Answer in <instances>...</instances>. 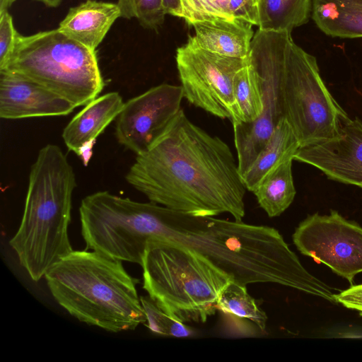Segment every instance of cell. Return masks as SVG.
I'll return each instance as SVG.
<instances>
[{
  "label": "cell",
  "instance_id": "3",
  "mask_svg": "<svg viewBox=\"0 0 362 362\" xmlns=\"http://www.w3.org/2000/svg\"><path fill=\"white\" fill-rule=\"evenodd\" d=\"M76 184L74 169L60 147L43 146L30 168L19 228L9 241L35 281L74 250L68 229Z\"/></svg>",
  "mask_w": 362,
  "mask_h": 362
},
{
  "label": "cell",
  "instance_id": "19",
  "mask_svg": "<svg viewBox=\"0 0 362 362\" xmlns=\"http://www.w3.org/2000/svg\"><path fill=\"white\" fill-rule=\"evenodd\" d=\"M234 104L230 121L233 124L251 123L263 110V88L259 75L248 62L233 78Z\"/></svg>",
  "mask_w": 362,
  "mask_h": 362
},
{
  "label": "cell",
  "instance_id": "11",
  "mask_svg": "<svg viewBox=\"0 0 362 362\" xmlns=\"http://www.w3.org/2000/svg\"><path fill=\"white\" fill-rule=\"evenodd\" d=\"M339 133L334 139L300 147L293 160L318 168L329 179L362 187V121L344 115Z\"/></svg>",
  "mask_w": 362,
  "mask_h": 362
},
{
  "label": "cell",
  "instance_id": "15",
  "mask_svg": "<svg viewBox=\"0 0 362 362\" xmlns=\"http://www.w3.org/2000/svg\"><path fill=\"white\" fill-rule=\"evenodd\" d=\"M189 39L197 46L223 56L246 59L253 38L252 25L245 21L214 19L194 23Z\"/></svg>",
  "mask_w": 362,
  "mask_h": 362
},
{
  "label": "cell",
  "instance_id": "18",
  "mask_svg": "<svg viewBox=\"0 0 362 362\" xmlns=\"http://www.w3.org/2000/svg\"><path fill=\"white\" fill-rule=\"evenodd\" d=\"M289 158L272 168L252 192L258 204L269 217L280 216L293 202L296 189Z\"/></svg>",
  "mask_w": 362,
  "mask_h": 362
},
{
  "label": "cell",
  "instance_id": "24",
  "mask_svg": "<svg viewBox=\"0 0 362 362\" xmlns=\"http://www.w3.org/2000/svg\"><path fill=\"white\" fill-rule=\"evenodd\" d=\"M182 17L189 25L203 21L231 19L229 6L231 0H180Z\"/></svg>",
  "mask_w": 362,
  "mask_h": 362
},
{
  "label": "cell",
  "instance_id": "8",
  "mask_svg": "<svg viewBox=\"0 0 362 362\" xmlns=\"http://www.w3.org/2000/svg\"><path fill=\"white\" fill-rule=\"evenodd\" d=\"M175 61L184 98L216 117L230 119L233 78L247 59L216 54L188 40L177 48Z\"/></svg>",
  "mask_w": 362,
  "mask_h": 362
},
{
  "label": "cell",
  "instance_id": "26",
  "mask_svg": "<svg viewBox=\"0 0 362 362\" xmlns=\"http://www.w3.org/2000/svg\"><path fill=\"white\" fill-rule=\"evenodd\" d=\"M335 299L337 303L356 310L362 316V284L351 285L349 288L341 291L335 295Z\"/></svg>",
  "mask_w": 362,
  "mask_h": 362
},
{
  "label": "cell",
  "instance_id": "23",
  "mask_svg": "<svg viewBox=\"0 0 362 362\" xmlns=\"http://www.w3.org/2000/svg\"><path fill=\"white\" fill-rule=\"evenodd\" d=\"M121 18H135L144 28L157 30L166 15L162 0H118Z\"/></svg>",
  "mask_w": 362,
  "mask_h": 362
},
{
  "label": "cell",
  "instance_id": "29",
  "mask_svg": "<svg viewBox=\"0 0 362 362\" xmlns=\"http://www.w3.org/2000/svg\"><path fill=\"white\" fill-rule=\"evenodd\" d=\"M16 0H0V13L8 11Z\"/></svg>",
  "mask_w": 362,
  "mask_h": 362
},
{
  "label": "cell",
  "instance_id": "21",
  "mask_svg": "<svg viewBox=\"0 0 362 362\" xmlns=\"http://www.w3.org/2000/svg\"><path fill=\"white\" fill-rule=\"evenodd\" d=\"M246 286L235 280L230 281L221 293L216 308L226 314L250 321L264 331L267 315L248 293Z\"/></svg>",
  "mask_w": 362,
  "mask_h": 362
},
{
  "label": "cell",
  "instance_id": "17",
  "mask_svg": "<svg viewBox=\"0 0 362 362\" xmlns=\"http://www.w3.org/2000/svg\"><path fill=\"white\" fill-rule=\"evenodd\" d=\"M299 148V142L291 126L284 118L282 119L251 166L242 176L247 190L252 192L267 173L281 163L293 158Z\"/></svg>",
  "mask_w": 362,
  "mask_h": 362
},
{
  "label": "cell",
  "instance_id": "4",
  "mask_svg": "<svg viewBox=\"0 0 362 362\" xmlns=\"http://www.w3.org/2000/svg\"><path fill=\"white\" fill-rule=\"evenodd\" d=\"M143 288L159 308L182 322H205L234 279L195 249L160 237L142 257Z\"/></svg>",
  "mask_w": 362,
  "mask_h": 362
},
{
  "label": "cell",
  "instance_id": "14",
  "mask_svg": "<svg viewBox=\"0 0 362 362\" xmlns=\"http://www.w3.org/2000/svg\"><path fill=\"white\" fill-rule=\"evenodd\" d=\"M120 17L117 4L86 0L71 8L57 29L87 48L96 51Z\"/></svg>",
  "mask_w": 362,
  "mask_h": 362
},
{
  "label": "cell",
  "instance_id": "5",
  "mask_svg": "<svg viewBox=\"0 0 362 362\" xmlns=\"http://www.w3.org/2000/svg\"><path fill=\"white\" fill-rule=\"evenodd\" d=\"M1 70L26 76L76 107L98 98L105 86L96 51L57 28L30 35L18 33L13 51Z\"/></svg>",
  "mask_w": 362,
  "mask_h": 362
},
{
  "label": "cell",
  "instance_id": "27",
  "mask_svg": "<svg viewBox=\"0 0 362 362\" xmlns=\"http://www.w3.org/2000/svg\"><path fill=\"white\" fill-rule=\"evenodd\" d=\"M162 2L166 14L181 18L182 5L180 0H162Z\"/></svg>",
  "mask_w": 362,
  "mask_h": 362
},
{
  "label": "cell",
  "instance_id": "12",
  "mask_svg": "<svg viewBox=\"0 0 362 362\" xmlns=\"http://www.w3.org/2000/svg\"><path fill=\"white\" fill-rule=\"evenodd\" d=\"M76 107L39 83L16 72L0 71V117L6 119L64 116Z\"/></svg>",
  "mask_w": 362,
  "mask_h": 362
},
{
  "label": "cell",
  "instance_id": "7",
  "mask_svg": "<svg viewBox=\"0 0 362 362\" xmlns=\"http://www.w3.org/2000/svg\"><path fill=\"white\" fill-rule=\"evenodd\" d=\"M288 31L258 30L251 42L248 62L260 76L263 110L253 122L233 124L238 166L243 176L284 119L281 81L293 39Z\"/></svg>",
  "mask_w": 362,
  "mask_h": 362
},
{
  "label": "cell",
  "instance_id": "28",
  "mask_svg": "<svg viewBox=\"0 0 362 362\" xmlns=\"http://www.w3.org/2000/svg\"><path fill=\"white\" fill-rule=\"evenodd\" d=\"M40 2L49 8H57L62 3L63 0H33Z\"/></svg>",
  "mask_w": 362,
  "mask_h": 362
},
{
  "label": "cell",
  "instance_id": "13",
  "mask_svg": "<svg viewBox=\"0 0 362 362\" xmlns=\"http://www.w3.org/2000/svg\"><path fill=\"white\" fill-rule=\"evenodd\" d=\"M124 103L117 92H110L90 101L69 121L62 139L76 155L86 147H93L96 138L120 113Z\"/></svg>",
  "mask_w": 362,
  "mask_h": 362
},
{
  "label": "cell",
  "instance_id": "1",
  "mask_svg": "<svg viewBox=\"0 0 362 362\" xmlns=\"http://www.w3.org/2000/svg\"><path fill=\"white\" fill-rule=\"evenodd\" d=\"M127 182L150 202L198 216L227 213L241 221L247 188L230 147L192 123L181 109Z\"/></svg>",
  "mask_w": 362,
  "mask_h": 362
},
{
  "label": "cell",
  "instance_id": "25",
  "mask_svg": "<svg viewBox=\"0 0 362 362\" xmlns=\"http://www.w3.org/2000/svg\"><path fill=\"white\" fill-rule=\"evenodd\" d=\"M18 33L16 30L12 16L8 11L0 13V69L8 61L15 47Z\"/></svg>",
  "mask_w": 362,
  "mask_h": 362
},
{
  "label": "cell",
  "instance_id": "6",
  "mask_svg": "<svg viewBox=\"0 0 362 362\" xmlns=\"http://www.w3.org/2000/svg\"><path fill=\"white\" fill-rule=\"evenodd\" d=\"M284 119L300 147L337 138L340 120L347 115L325 86L315 57L293 40L281 81Z\"/></svg>",
  "mask_w": 362,
  "mask_h": 362
},
{
  "label": "cell",
  "instance_id": "22",
  "mask_svg": "<svg viewBox=\"0 0 362 362\" xmlns=\"http://www.w3.org/2000/svg\"><path fill=\"white\" fill-rule=\"evenodd\" d=\"M146 316V326L157 334L175 337H187L194 331L182 322L169 315L149 296L140 297Z\"/></svg>",
  "mask_w": 362,
  "mask_h": 362
},
{
  "label": "cell",
  "instance_id": "9",
  "mask_svg": "<svg viewBox=\"0 0 362 362\" xmlns=\"http://www.w3.org/2000/svg\"><path fill=\"white\" fill-rule=\"evenodd\" d=\"M292 239L301 254L327 265L351 285L362 272V227L337 211L308 216L296 227Z\"/></svg>",
  "mask_w": 362,
  "mask_h": 362
},
{
  "label": "cell",
  "instance_id": "2",
  "mask_svg": "<svg viewBox=\"0 0 362 362\" xmlns=\"http://www.w3.org/2000/svg\"><path fill=\"white\" fill-rule=\"evenodd\" d=\"M45 279L57 303L80 322L115 333L146 322L136 290L140 281L121 261L93 250H73Z\"/></svg>",
  "mask_w": 362,
  "mask_h": 362
},
{
  "label": "cell",
  "instance_id": "20",
  "mask_svg": "<svg viewBox=\"0 0 362 362\" xmlns=\"http://www.w3.org/2000/svg\"><path fill=\"white\" fill-rule=\"evenodd\" d=\"M313 0H259L258 28L262 30L291 31L306 23Z\"/></svg>",
  "mask_w": 362,
  "mask_h": 362
},
{
  "label": "cell",
  "instance_id": "16",
  "mask_svg": "<svg viewBox=\"0 0 362 362\" xmlns=\"http://www.w3.org/2000/svg\"><path fill=\"white\" fill-rule=\"evenodd\" d=\"M312 18L327 35L362 37V0H313Z\"/></svg>",
  "mask_w": 362,
  "mask_h": 362
},
{
  "label": "cell",
  "instance_id": "10",
  "mask_svg": "<svg viewBox=\"0 0 362 362\" xmlns=\"http://www.w3.org/2000/svg\"><path fill=\"white\" fill-rule=\"evenodd\" d=\"M181 86L162 83L124 103L117 117L118 142L136 155L151 148L181 108Z\"/></svg>",
  "mask_w": 362,
  "mask_h": 362
}]
</instances>
